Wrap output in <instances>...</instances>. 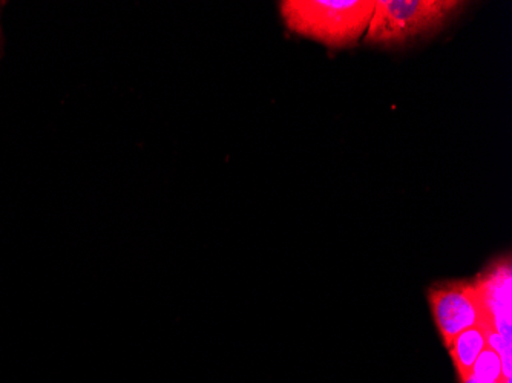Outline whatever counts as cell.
Listing matches in <instances>:
<instances>
[{"label":"cell","instance_id":"cell-1","mask_svg":"<svg viewBox=\"0 0 512 383\" xmlns=\"http://www.w3.org/2000/svg\"><path fill=\"white\" fill-rule=\"evenodd\" d=\"M286 27L330 48L355 45L370 25L375 0H284Z\"/></svg>","mask_w":512,"mask_h":383},{"label":"cell","instance_id":"cell-7","mask_svg":"<svg viewBox=\"0 0 512 383\" xmlns=\"http://www.w3.org/2000/svg\"><path fill=\"white\" fill-rule=\"evenodd\" d=\"M462 383H480V382H477L476 379H474V377H468L467 380H465V382H462Z\"/></svg>","mask_w":512,"mask_h":383},{"label":"cell","instance_id":"cell-6","mask_svg":"<svg viewBox=\"0 0 512 383\" xmlns=\"http://www.w3.org/2000/svg\"><path fill=\"white\" fill-rule=\"evenodd\" d=\"M471 377L480 383H511L503 373L502 359L499 354L488 345L474 362Z\"/></svg>","mask_w":512,"mask_h":383},{"label":"cell","instance_id":"cell-3","mask_svg":"<svg viewBox=\"0 0 512 383\" xmlns=\"http://www.w3.org/2000/svg\"><path fill=\"white\" fill-rule=\"evenodd\" d=\"M434 324L445 347L465 330L482 325L483 308L474 282H445L428 290Z\"/></svg>","mask_w":512,"mask_h":383},{"label":"cell","instance_id":"cell-5","mask_svg":"<svg viewBox=\"0 0 512 383\" xmlns=\"http://www.w3.org/2000/svg\"><path fill=\"white\" fill-rule=\"evenodd\" d=\"M486 336L482 325L470 328L460 333L454 339L453 345L448 350L453 359L454 368H456L459 382H465L471 376L474 362H476L479 354L486 348Z\"/></svg>","mask_w":512,"mask_h":383},{"label":"cell","instance_id":"cell-2","mask_svg":"<svg viewBox=\"0 0 512 383\" xmlns=\"http://www.w3.org/2000/svg\"><path fill=\"white\" fill-rule=\"evenodd\" d=\"M465 5L457 0H376L365 42L391 48L433 36Z\"/></svg>","mask_w":512,"mask_h":383},{"label":"cell","instance_id":"cell-4","mask_svg":"<svg viewBox=\"0 0 512 383\" xmlns=\"http://www.w3.org/2000/svg\"><path fill=\"white\" fill-rule=\"evenodd\" d=\"M483 308V327L511 344V261L494 262L476 281Z\"/></svg>","mask_w":512,"mask_h":383}]
</instances>
